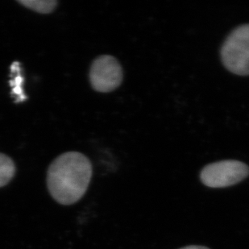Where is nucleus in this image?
<instances>
[{"instance_id": "f257e3e1", "label": "nucleus", "mask_w": 249, "mask_h": 249, "mask_svg": "<svg viewBox=\"0 0 249 249\" xmlns=\"http://www.w3.org/2000/svg\"><path fill=\"white\" fill-rule=\"evenodd\" d=\"M92 174L93 167L87 156L73 151L62 153L48 169V190L59 204H74L87 192Z\"/></svg>"}, {"instance_id": "f03ea898", "label": "nucleus", "mask_w": 249, "mask_h": 249, "mask_svg": "<svg viewBox=\"0 0 249 249\" xmlns=\"http://www.w3.org/2000/svg\"><path fill=\"white\" fill-rule=\"evenodd\" d=\"M222 62L236 75L249 76V24L235 28L221 48Z\"/></svg>"}, {"instance_id": "7ed1b4c3", "label": "nucleus", "mask_w": 249, "mask_h": 249, "mask_svg": "<svg viewBox=\"0 0 249 249\" xmlns=\"http://www.w3.org/2000/svg\"><path fill=\"white\" fill-rule=\"evenodd\" d=\"M249 175V167L240 160H227L212 163L205 166L200 179L211 188H225L245 180Z\"/></svg>"}, {"instance_id": "20e7f679", "label": "nucleus", "mask_w": 249, "mask_h": 249, "mask_svg": "<svg viewBox=\"0 0 249 249\" xmlns=\"http://www.w3.org/2000/svg\"><path fill=\"white\" fill-rule=\"evenodd\" d=\"M123 69L117 59L102 55L94 59L89 72L92 88L100 93H109L117 89L123 81Z\"/></svg>"}, {"instance_id": "39448f33", "label": "nucleus", "mask_w": 249, "mask_h": 249, "mask_svg": "<svg viewBox=\"0 0 249 249\" xmlns=\"http://www.w3.org/2000/svg\"><path fill=\"white\" fill-rule=\"evenodd\" d=\"M17 173V166L12 158L0 153V188L12 181Z\"/></svg>"}, {"instance_id": "423d86ee", "label": "nucleus", "mask_w": 249, "mask_h": 249, "mask_svg": "<svg viewBox=\"0 0 249 249\" xmlns=\"http://www.w3.org/2000/svg\"><path fill=\"white\" fill-rule=\"evenodd\" d=\"M17 2L40 14L52 13L58 4L56 0H17Z\"/></svg>"}, {"instance_id": "0eeeda50", "label": "nucleus", "mask_w": 249, "mask_h": 249, "mask_svg": "<svg viewBox=\"0 0 249 249\" xmlns=\"http://www.w3.org/2000/svg\"><path fill=\"white\" fill-rule=\"evenodd\" d=\"M180 249H210L208 248L204 247V246H197V245H191L187 247H184Z\"/></svg>"}]
</instances>
